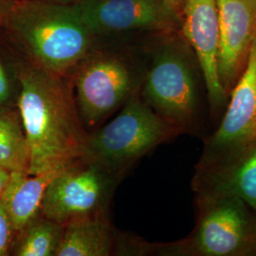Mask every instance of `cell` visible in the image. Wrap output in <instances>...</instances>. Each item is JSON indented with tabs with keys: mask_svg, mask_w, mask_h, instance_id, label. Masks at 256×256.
Returning a JSON list of instances; mask_svg holds the SVG:
<instances>
[{
	"mask_svg": "<svg viewBox=\"0 0 256 256\" xmlns=\"http://www.w3.org/2000/svg\"><path fill=\"white\" fill-rule=\"evenodd\" d=\"M61 77L36 64L19 74L18 108L30 152V174L61 170L81 156L86 133L72 92Z\"/></svg>",
	"mask_w": 256,
	"mask_h": 256,
	"instance_id": "6da1fadb",
	"label": "cell"
},
{
	"mask_svg": "<svg viewBox=\"0 0 256 256\" xmlns=\"http://www.w3.org/2000/svg\"><path fill=\"white\" fill-rule=\"evenodd\" d=\"M6 21L34 64L59 76L72 72L94 48L95 34L75 5L23 0Z\"/></svg>",
	"mask_w": 256,
	"mask_h": 256,
	"instance_id": "7a4b0ae2",
	"label": "cell"
},
{
	"mask_svg": "<svg viewBox=\"0 0 256 256\" xmlns=\"http://www.w3.org/2000/svg\"><path fill=\"white\" fill-rule=\"evenodd\" d=\"M198 70L191 48L171 38L156 46L144 75L142 100L178 134L200 136L204 130L207 106Z\"/></svg>",
	"mask_w": 256,
	"mask_h": 256,
	"instance_id": "3957f363",
	"label": "cell"
},
{
	"mask_svg": "<svg viewBox=\"0 0 256 256\" xmlns=\"http://www.w3.org/2000/svg\"><path fill=\"white\" fill-rule=\"evenodd\" d=\"M196 225L188 238L154 245L162 256H256V212L232 196H196Z\"/></svg>",
	"mask_w": 256,
	"mask_h": 256,
	"instance_id": "277c9868",
	"label": "cell"
},
{
	"mask_svg": "<svg viewBox=\"0 0 256 256\" xmlns=\"http://www.w3.org/2000/svg\"><path fill=\"white\" fill-rule=\"evenodd\" d=\"M176 135L138 90L110 124L86 134L80 158L122 174L129 165Z\"/></svg>",
	"mask_w": 256,
	"mask_h": 256,
	"instance_id": "5b68a950",
	"label": "cell"
},
{
	"mask_svg": "<svg viewBox=\"0 0 256 256\" xmlns=\"http://www.w3.org/2000/svg\"><path fill=\"white\" fill-rule=\"evenodd\" d=\"M144 75L126 55L93 48L74 70V102L82 126L95 128L122 106L140 90Z\"/></svg>",
	"mask_w": 256,
	"mask_h": 256,
	"instance_id": "8992f818",
	"label": "cell"
},
{
	"mask_svg": "<svg viewBox=\"0 0 256 256\" xmlns=\"http://www.w3.org/2000/svg\"><path fill=\"white\" fill-rule=\"evenodd\" d=\"M120 173L78 158L55 174L46 187L41 214L62 225L104 216Z\"/></svg>",
	"mask_w": 256,
	"mask_h": 256,
	"instance_id": "52a82bcc",
	"label": "cell"
},
{
	"mask_svg": "<svg viewBox=\"0 0 256 256\" xmlns=\"http://www.w3.org/2000/svg\"><path fill=\"white\" fill-rule=\"evenodd\" d=\"M222 116L220 126L205 138L196 168L221 162L256 140V40Z\"/></svg>",
	"mask_w": 256,
	"mask_h": 256,
	"instance_id": "ba28073f",
	"label": "cell"
},
{
	"mask_svg": "<svg viewBox=\"0 0 256 256\" xmlns=\"http://www.w3.org/2000/svg\"><path fill=\"white\" fill-rule=\"evenodd\" d=\"M183 38L191 48L202 70L210 115L218 119L224 113L229 96L218 77L220 16L218 0H184L180 12Z\"/></svg>",
	"mask_w": 256,
	"mask_h": 256,
	"instance_id": "9c48e42d",
	"label": "cell"
},
{
	"mask_svg": "<svg viewBox=\"0 0 256 256\" xmlns=\"http://www.w3.org/2000/svg\"><path fill=\"white\" fill-rule=\"evenodd\" d=\"M97 36L134 30L172 32L180 16L164 0H82L74 4Z\"/></svg>",
	"mask_w": 256,
	"mask_h": 256,
	"instance_id": "30bf717a",
	"label": "cell"
},
{
	"mask_svg": "<svg viewBox=\"0 0 256 256\" xmlns=\"http://www.w3.org/2000/svg\"><path fill=\"white\" fill-rule=\"evenodd\" d=\"M220 84L230 97L256 40V0H218Z\"/></svg>",
	"mask_w": 256,
	"mask_h": 256,
	"instance_id": "8fae6325",
	"label": "cell"
},
{
	"mask_svg": "<svg viewBox=\"0 0 256 256\" xmlns=\"http://www.w3.org/2000/svg\"><path fill=\"white\" fill-rule=\"evenodd\" d=\"M196 196H232L256 212V140L214 164L196 168Z\"/></svg>",
	"mask_w": 256,
	"mask_h": 256,
	"instance_id": "7c38bea8",
	"label": "cell"
},
{
	"mask_svg": "<svg viewBox=\"0 0 256 256\" xmlns=\"http://www.w3.org/2000/svg\"><path fill=\"white\" fill-rule=\"evenodd\" d=\"M58 171L39 174H30L25 171L10 172L0 202L16 232H22L41 216L46 187Z\"/></svg>",
	"mask_w": 256,
	"mask_h": 256,
	"instance_id": "4fadbf2b",
	"label": "cell"
},
{
	"mask_svg": "<svg viewBox=\"0 0 256 256\" xmlns=\"http://www.w3.org/2000/svg\"><path fill=\"white\" fill-rule=\"evenodd\" d=\"M114 238L104 216L75 220L64 225L55 256H108Z\"/></svg>",
	"mask_w": 256,
	"mask_h": 256,
	"instance_id": "5bb4252c",
	"label": "cell"
},
{
	"mask_svg": "<svg viewBox=\"0 0 256 256\" xmlns=\"http://www.w3.org/2000/svg\"><path fill=\"white\" fill-rule=\"evenodd\" d=\"M64 225L39 216L21 234L14 254L18 256H55L60 246Z\"/></svg>",
	"mask_w": 256,
	"mask_h": 256,
	"instance_id": "9a60e30c",
	"label": "cell"
},
{
	"mask_svg": "<svg viewBox=\"0 0 256 256\" xmlns=\"http://www.w3.org/2000/svg\"><path fill=\"white\" fill-rule=\"evenodd\" d=\"M30 152L22 122L10 115L0 113V167L28 172Z\"/></svg>",
	"mask_w": 256,
	"mask_h": 256,
	"instance_id": "2e32d148",
	"label": "cell"
},
{
	"mask_svg": "<svg viewBox=\"0 0 256 256\" xmlns=\"http://www.w3.org/2000/svg\"><path fill=\"white\" fill-rule=\"evenodd\" d=\"M14 234L9 216L0 202V256H8Z\"/></svg>",
	"mask_w": 256,
	"mask_h": 256,
	"instance_id": "e0dca14e",
	"label": "cell"
},
{
	"mask_svg": "<svg viewBox=\"0 0 256 256\" xmlns=\"http://www.w3.org/2000/svg\"><path fill=\"white\" fill-rule=\"evenodd\" d=\"M12 88L9 74L4 64L0 61V108L8 102L12 96Z\"/></svg>",
	"mask_w": 256,
	"mask_h": 256,
	"instance_id": "ac0fdd59",
	"label": "cell"
},
{
	"mask_svg": "<svg viewBox=\"0 0 256 256\" xmlns=\"http://www.w3.org/2000/svg\"><path fill=\"white\" fill-rule=\"evenodd\" d=\"M10 174V171L0 167V200H1L3 192L5 190V187L9 180Z\"/></svg>",
	"mask_w": 256,
	"mask_h": 256,
	"instance_id": "d6986e66",
	"label": "cell"
},
{
	"mask_svg": "<svg viewBox=\"0 0 256 256\" xmlns=\"http://www.w3.org/2000/svg\"><path fill=\"white\" fill-rule=\"evenodd\" d=\"M12 6L6 0H0V23L7 20Z\"/></svg>",
	"mask_w": 256,
	"mask_h": 256,
	"instance_id": "ffe728a7",
	"label": "cell"
},
{
	"mask_svg": "<svg viewBox=\"0 0 256 256\" xmlns=\"http://www.w3.org/2000/svg\"><path fill=\"white\" fill-rule=\"evenodd\" d=\"M164 1L180 16V12H182V8L184 0H164Z\"/></svg>",
	"mask_w": 256,
	"mask_h": 256,
	"instance_id": "44dd1931",
	"label": "cell"
},
{
	"mask_svg": "<svg viewBox=\"0 0 256 256\" xmlns=\"http://www.w3.org/2000/svg\"><path fill=\"white\" fill-rule=\"evenodd\" d=\"M48 3H54V4H60V5H74L82 0H42Z\"/></svg>",
	"mask_w": 256,
	"mask_h": 256,
	"instance_id": "7402d4cb",
	"label": "cell"
},
{
	"mask_svg": "<svg viewBox=\"0 0 256 256\" xmlns=\"http://www.w3.org/2000/svg\"></svg>",
	"mask_w": 256,
	"mask_h": 256,
	"instance_id": "603a6c76",
	"label": "cell"
}]
</instances>
